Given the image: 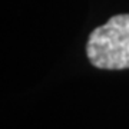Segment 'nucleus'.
<instances>
[{
	"label": "nucleus",
	"instance_id": "f257e3e1",
	"mask_svg": "<svg viewBox=\"0 0 129 129\" xmlns=\"http://www.w3.org/2000/svg\"><path fill=\"white\" fill-rule=\"evenodd\" d=\"M89 62L98 69H129V13L116 14L89 35Z\"/></svg>",
	"mask_w": 129,
	"mask_h": 129
}]
</instances>
